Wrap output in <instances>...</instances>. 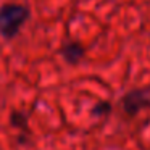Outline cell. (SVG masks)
Wrapping results in <instances>:
<instances>
[{"instance_id": "cell-5", "label": "cell", "mask_w": 150, "mask_h": 150, "mask_svg": "<svg viewBox=\"0 0 150 150\" xmlns=\"http://www.w3.org/2000/svg\"><path fill=\"white\" fill-rule=\"evenodd\" d=\"M110 111H111V103L110 102H105V100L95 103L94 108H92V115L94 116H107Z\"/></svg>"}, {"instance_id": "cell-1", "label": "cell", "mask_w": 150, "mask_h": 150, "mask_svg": "<svg viewBox=\"0 0 150 150\" xmlns=\"http://www.w3.org/2000/svg\"><path fill=\"white\" fill-rule=\"evenodd\" d=\"M29 16L31 11L26 5L13 2L4 4L0 7V36L5 40H13L29 20Z\"/></svg>"}, {"instance_id": "cell-3", "label": "cell", "mask_w": 150, "mask_h": 150, "mask_svg": "<svg viewBox=\"0 0 150 150\" xmlns=\"http://www.w3.org/2000/svg\"><path fill=\"white\" fill-rule=\"evenodd\" d=\"M58 53L62 55V58L65 60L68 65L76 66L78 63H81L86 57V49L82 47V44L76 42V40H68L60 47Z\"/></svg>"}, {"instance_id": "cell-2", "label": "cell", "mask_w": 150, "mask_h": 150, "mask_svg": "<svg viewBox=\"0 0 150 150\" xmlns=\"http://www.w3.org/2000/svg\"><path fill=\"white\" fill-rule=\"evenodd\" d=\"M121 108L127 116L140 113L150 108V91L149 89H132L121 97Z\"/></svg>"}, {"instance_id": "cell-4", "label": "cell", "mask_w": 150, "mask_h": 150, "mask_svg": "<svg viewBox=\"0 0 150 150\" xmlns=\"http://www.w3.org/2000/svg\"><path fill=\"white\" fill-rule=\"evenodd\" d=\"M10 124L13 127H16V129L21 132L20 144H21V140H26L24 134H26V136H29V134H31L29 123H28V116H26V113H23V111H16V110L11 111V113H10Z\"/></svg>"}]
</instances>
